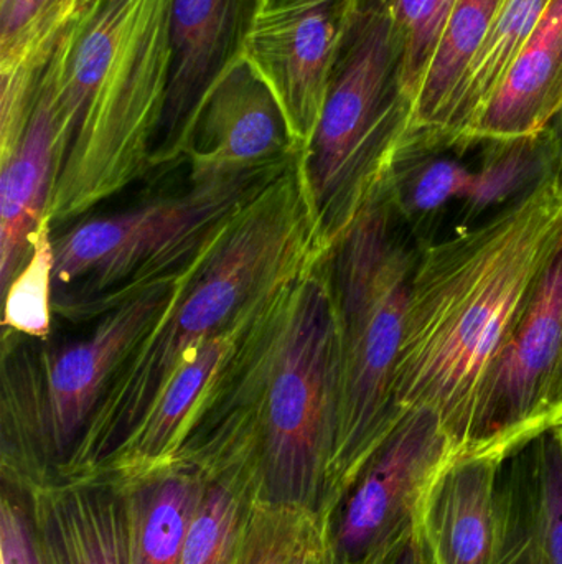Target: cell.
Returning a JSON list of instances; mask_svg holds the SVG:
<instances>
[{
	"label": "cell",
	"instance_id": "obj_10",
	"mask_svg": "<svg viewBox=\"0 0 562 564\" xmlns=\"http://www.w3.org/2000/svg\"><path fill=\"white\" fill-rule=\"evenodd\" d=\"M356 0H251L240 53L283 109L300 154L312 141Z\"/></svg>",
	"mask_w": 562,
	"mask_h": 564
},
{
	"label": "cell",
	"instance_id": "obj_3",
	"mask_svg": "<svg viewBox=\"0 0 562 564\" xmlns=\"http://www.w3.org/2000/svg\"><path fill=\"white\" fill-rule=\"evenodd\" d=\"M172 0H104L59 35L40 76L65 134L48 217H82L151 172L170 83Z\"/></svg>",
	"mask_w": 562,
	"mask_h": 564
},
{
	"label": "cell",
	"instance_id": "obj_9",
	"mask_svg": "<svg viewBox=\"0 0 562 564\" xmlns=\"http://www.w3.org/2000/svg\"><path fill=\"white\" fill-rule=\"evenodd\" d=\"M562 424V247L535 285L482 388L465 456H494Z\"/></svg>",
	"mask_w": 562,
	"mask_h": 564
},
{
	"label": "cell",
	"instance_id": "obj_28",
	"mask_svg": "<svg viewBox=\"0 0 562 564\" xmlns=\"http://www.w3.org/2000/svg\"><path fill=\"white\" fill-rule=\"evenodd\" d=\"M236 525V502L227 489L210 490L191 522L180 564H224Z\"/></svg>",
	"mask_w": 562,
	"mask_h": 564
},
{
	"label": "cell",
	"instance_id": "obj_1",
	"mask_svg": "<svg viewBox=\"0 0 562 564\" xmlns=\"http://www.w3.org/2000/svg\"><path fill=\"white\" fill-rule=\"evenodd\" d=\"M562 247L553 177L471 228L419 250L395 375L403 414L429 410L465 456L482 388Z\"/></svg>",
	"mask_w": 562,
	"mask_h": 564
},
{
	"label": "cell",
	"instance_id": "obj_15",
	"mask_svg": "<svg viewBox=\"0 0 562 564\" xmlns=\"http://www.w3.org/2000/svg\"><path fill=\"white\" fill-rule=\"evenodd\" d=\"M562 109V0H553L465 135V145L540 134Z\"/></svg>",
	"mask_w": 562,
	"mask_h": 564
},
{
	"label": "cell",
	"instance_id": "obj_24",
	"mask_svg": "<svg viewBox=\"0 0 562 564\" xmlns=\"http://www.w3.org/2000/svg\"><path fill=\"white\" fill-rule=\"evenodd\" d=\"M53 221L46 215L33 241L29 261L3 294V332L35 340L48 338L53 315Z\"/></svg>",
	"mask_w": 562,
	"mask_h": 564
},
{
	"label": "cell",
	"instance_id": "obj_2",
	"mask_svg": "<svg viewBox=\"0 0 562 564\" xmlns=\"http://www.w3.org/2000/svg\"><path fill=\"white\" fill-rule=\"evenodd\" d=\"M322 253L297 159L178 278L167 311L106 388L82 451L119 453L198 347L250 328Z\"/></svg>",
	"mask_w": 562,
	"mask_h": 564
},
{
	"label": "cell",
	"instance_id": "obj_4",
	"mask_svg": "<svg viewBox=\"0 0 562 564\" xmlns=\"http://www.w3.org/2000/svg\"><path fill=\"white\" fill-rule=\"evenodd\" d=\"M340 398L342 341L322 253L244 335L198 421L254 434L273 494L302 502L333 464Z\"/></svg>",
	"mask_w": 562,
	"mask_h": 564
},
{
	"label": "cell",
	"instance_id": "obj_33",
	"mask_svg": "<svg viewBox=\"0 0 562 564\" xmlns=\"http://www.w3.org/2000/svg\"><path fill=\"white\" fill-rule=\"evenodd\" d=\"M269 564H279V563H269Z\"/></svg>",
	"mask_w": 562,
	"mask_h": 564
},
{
	"label": "cell",
	"instance_id": "obj_34",
	"mask_svg": "<svg viewBox=\"0 0 562 564\" xmlns=\"http://www.w3.org/2000/svg\"><path fill=\"white\" fill-rule=\"evenodd\" d=\"M299 564H302V563H299Z\"/></svg>",
	"mask_w": 562,
	"mask_h": 564
},
{
	"label": "cell",
	"instance_id": "obj_6",
	"mask_svg": "<svg viewBox=\"0 0 562 564\" xmlns=\"http://www.w3.org/2000/svg\"><path fill=\"white\" fill-rule=\"evenodd\" d=\"M293 164L190 182L181 194L81 221L53 237V314L69 322L95 321L177 280Z\"/></svg>",
	"mask_w": 562,
	"mask_h": 564
},
{
	"label": "cell",
	"instance_id": "obj_18",
	"mask_svg": "<svg viewBox=\"0 0 562 564\" xmlns=\"http://www.w3.org/2000/svg\"><path fill=\"white\" fill-rule=\"evenodd\" d=\"M494 456H462L442 474L436 540L442 564H491Z\"/></svg>",
	"mask_w": 562,
	"mask_h": 564
},
{
	"label": "cell",
	"instance_id": "obj_5",
	"mask_svg": "<svg viewBox=\"0 0 562 564\" xmlns=\"http://www.w3.org/2000/svg\"><path fill=\"white\" fill-rule=\"evenodd\" d=\"M419 250L386 175L327 251L342 341L335 466L375 454L405 416L396 406L395 375Z\"/></svg>",
	"mask_w": 562,
	"mask_h": 564
},
{
	"label": "cell",
	"instance_id": "obj_17",
	"mask_svg": "<svg viewBox=\"0 0 562 564\" xmlns=\"http://www.w3.org/2000/svg\"><path fill=\"white\" fill-rule=\"evenodd\" d=\"M250 328L220 335L198 347L175 371L154 406L119 453L137 460L161 459L174 453L203 414L214 388Z\"/></svg>",
	"mask_w": 562,
	"mask_h": 564
},
{
	"label": "cell",
	"instance_id": "obj_13",
	"mask_svg": "<svg viewBox=\"0 0 562 564\" xmlns=\"http://www.w3.org/2000/svg\"><path fill=\"white\" fill-rule=\"evenodd\" d=\"M462 457L458 441L429 410H411L376 451L340 525L343 552L360 555L378 542L429 480Z\"/></svg>",
	"mask_w": 562,
	"mask_h": 564
},
{
	"label": "cell",
	"instance_id": "obj_25",
	"mask_svg": "<svg viewBox=\"0 0 562 564\" xmlns=\"http://www.w3.org/2000/svg\"><path fill=\"white\" fill-rule=\"evenodd\" d=\"M392 19L403 46L405 86L415 102L458 0H375Z\"/></svg>",
	"mask_w": 562,
	"mask_h": 564
},
{
	"label": "cell",
	"instance_id": "obj_30",
	"mask_svg": "<svg viewBox=\"0 0 562 564\" xmlns=\"http://www.w3.org/2000/svg\"><path fill=\"white\" fill-rule=\"evenodd\" d=\"M0 556L2 564H40L22 516L7 502L0 520Z\"/></svg>",
	"mask_w": 562,
	"mask_h": 564
},
{
	"label": "cell",
	"instance_id": "obj_32",
	"mask_svg": "<svg viewBox=\"0 0 562 564\" xmlns=\"http://www.w3.org/2000/svg\"><path fill=\"white\" fill-rule=\"evenodd\" d=\"M395 564H422L421 555H419V550L415 549V546H409L398 560H396Z\"/></svg>",
	"mask_w": 562,
	"mask_h": 564
},
{
	"label": "cell",
	"instance_id": "obj_14",
	"mask_svg": "<svg viewBox=\"0 0 562 564\" xmlns=\"http://www.w3.org/2000/svg\"><path fill=\"white\" fill-rule=\"evenodd\" d=\"M66 144L48 83L40 76L22 138L0 159V289L5 294L29 261L48 215Z\"/></svg>",
	"mask_w": 562,
	"mask_h": 564
},
{
	"label": "cell",
	"instance_id": "obj_19",
	"mask_svg": "<svg viewBox=\"0 0 562 564\" xmlns=\"http://www.w3.org/2000/svg\"><path fill=\"white\" fill-rule=\"evenodd\" d=\"M449 149L405 139L389 169L396 210L421 247L432 224L452 205L461 208L474 184L475 169L445 154Z\"/></svg>",
	"mask_w": 562,
	"mask_h": 564
},
{
	"label": "cell",
	"instance_id": "obj_12",
	"mask_svg": "<svg viewBox=\"0 0 562 564\" xmlns=\"http://www.w3.org/2000/svg\"><path fill=\"white\" fill-rule=\"evenodd\" d=\"M251 0H172V69L151 172L187 159L198 111L221 69L240 52Z\"/></svg>",
	"mask_w": 562,
	"mask_h": 564
},
{
	"label": "cell",
	"instance_id": "obj_8",
	"mask_svg": "<svg viewBox=\"0 0 562 564\" xmlns=\"http://www.w3.org/2000/svg\"><path fill=\"white\" fill-rule=\"evenodd\" d=\"M178 278L119 305L102 315L89 337L62 347L3 332L5 430L55 454L79 443L115 371L167 311Z\"/></svg>",
	"mask_w": 562,
	"mask_h": 564
},
{
	"label": "cell",
	"instance_id": "obj_27",
	"mask_svg": "<svg viewBox=\"0 0 562 564\" xmlns=\"http://www.w3.org/2000/svg\"><path fill=\"white\" fill-rule=\"evenodd\" d=\"M104 0H48L35 25L25 39L9 55L0 58V72L5 69H26L38 73L58 42L59 35L69 26L86 19Z\"/></svg>",
	"mask_w": 562,
	"mask_h": 564
},
{
	"label": "cell",
	"instance_id": "obj_7",
	"mask_svg": "<svg viewBox=\"0 0 562 564\" xmlns=\"http://www.w3.org/2000/svg\"><path fill=\"white\" fill-rule=\"evenodd\" d=\"M411 116L398 32L375 0H356L316 132L299 158L323 251L389 174Z\"/></svg>",
	"mask_w": 562,
	"mask_h": 564
},
{
	"label": "cell",
	"instance_id": "obj_11",
	"mask_svg": "<svg viewBox=\"0 0 562 564\" xmlns=\"http://www.w3.org/2000/svg\"><path fill=\"white\" fill-rule=\"evenodd\" d=\"M299 158L279 102L238 52L198 111L187 155L190 182L293 164Z\"/></svg>",
	"mask_w": 562,
	"mask_h": 564
},
{
	"label": "cell",
	"instance_id": "obj_21",
	"mask_svg": "<svg viewBox=\"0 0 562 564\" xmlns=\"http://www.w3.org/2000/svg\"><path fill=\"white\" fill-rule=\"evenodd\" d=\"M471 194L459 208L461 228H471L520 198L551 175L544 131L528 138L488 141Z\"/></svg>",
	"mask_w": 562,
	"mask_h": 564
},
{
	"label": "cell",
	"instance_id": "obj_29",
	"mask_svg": "<svg viewBox=\"0 0 562 564\" xmlns=\"http://www.w3.org/2000/svg\"><path fill=\"white\" fill-rule=\"evenodd\" d=\"M48 0H0V58L25 39Z\"/></svg>",
	"mask_w": 562,
	"mask_h": 564
},
{
	"label": "cell",
	"instance_id": "obj_26",
	"mask_svg": "<svg viewBox=\"0 0 562 564\" xmlns=\"http://www.w3.org/2000/svg\"><path fill=\"white\" fill-rule=\"evenodd\" d=\"M538 564H562V424L538 434Z\"/></svg>",
	"mask_w": 562,
	"mask_h": 564
},
{
	"label": "cell",
	"instance_id": "obj_31",
	"mask_svg": "<svg viewBox=\"0 0 562 564\" xmlns=\"http://www.w3.org/2000/svg\"><path fill=\"white\" fill-rule=\"evenodd\" d=\"M550 149L551 177L562 194V109L543 129Z\"/></svg>",
	"mask_w": 562,
	"mask_h": 564
},
{
	"label": "cell",
	"instance_id": "obj_22",
	"mask_svg": "<svg viewBox=\"0 0 562 564\" xmlns=\"http://www.w3.org/2000/svg\"><path fill=\"white\" fill-rule=\"evenodd\" d=\"M551 3L553 0H504L502 3L491 36L472 66L452 119L451 139L459 148L467 149L465 135L469 129Z\"/></svg>",
	"mask_w": 562,
	"mask_h": 564
},
{
	"label": "cell",
	"instance_id": "obj_20",
	"mask_svg": "<svg viewBox=\"0 0 562 564\" xmlns=\"http://www.w3.org/2000/svg\"><path fill=\"white\" fill-rule=\"evenodd\" d=\"M46 564H131L124 513L104 497L56 500L43 522Z\"/></svg>",
	"mask_w": 562,
	"mask_h": 564
},
{
	"label": "cell",
	"instance_id": "obj_16",
	"mask_svg": "<svg viewBox=\"0 0 562 564\" xmlns=\"http://www.w3.org/2000/svg\"><path fill=\"white\" fill-rule=\"evenodd\" d=\"M504 0H458L412 102L406 139L458 148L451 139L459 99L491 36Z\"/></svg>",
	"mask_w": 562,
	"mask_h": 564
},
{
	"label": "cell",
	"instance_id": "obj_23",
	"mask_svg": "<svg viewBox=\"0 0 562 564\" xmlns=\"http://www.w3.org/2000/svg\"><path fill=\"white\" fill-rule=\"evenodd\" d=\"M131 533V564H180L201 487L191 477H168L148 490Z\"/></svg>",
	"mask_w": 562,
	"mask_h": 564
}]
</instances>
